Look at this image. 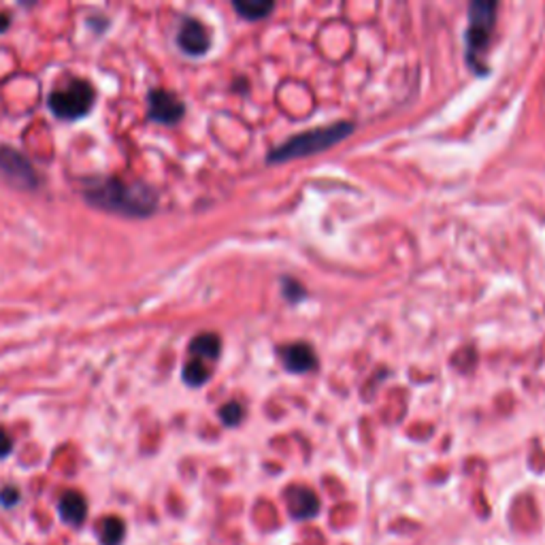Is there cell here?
Masks as SVG:
<instances>
[{"mask_svg": "<svg viewBox=\"0 0 545 545\" xmlns=\"http://www.w3.org/2000/svg\"><path fill=\"white\" fill-rule=\"evenodd\" d=\"M92 207L128 218H147L156 211L158 196L143 184H126L122 179H105L86 190Z\"/></svg>", "mask_w": 545, "mask_h": 545, "instance_id": "obj_1", "label": "cell"}, {"mask_svg": "<svg viewBox=\"0 0 545 545\" xmlns=\"http://www.w3.org/2000/svg\"><path fill=\"white\" fill-rule=\"evenodd\" d=\"M354 132V124L350 122H336L330 126H320L294 134L282 145H277L268 154V162H288L294 158H304L311 154H320L336 143H341Z\"/></svg>", "mask_w": 545, "mask_h": 545, "instance_id": "obj_2", "label": "cell"}, {"mask_svg": "<svg viewBox=\"0 0 545 545\" xmlns=\"http://www.w3.org/2000/svg\"><path fill=\"white\" fill-rule=\"evenodd\" d=\"M496 3H488V0H475L469 7V26H466V62L473 66L475 73L484 75L486 68L480 60L484 49L490 43L494 22H496Z\"/></svg>", "mask_w": 545, "mask_h": 545, "instance_id": "obj_3", "label": "cell"}, {"mask_svg": "<svg viewBox=\"0 0 545 545\" xmlns=\"http://www.w3.org/2000/svg\"><path fill=\"white\" fill-rule=\"evenodd\" d=\"M49 109L64 120H77L86 115L94 102V90L88 81H71L64 90L49 94Z\"/></svg>", "mask_w": 545, "mask_h": 545, "instance_id": "obj_4", "label": "cell"}, {"mask_svg": "<svg viewBox=\"0 0 545 545\" xmlns=\"http://www.w3.org/2000/svg\"><path fill=\"white\" fill-rule=\"evenodd\" d=\"M0 177H5L11 186L19 190H37L41 177L32 162L13 147H0Z\"/></svg>", "mask_w": 545, "mask_h": 545, "instance_id": "obj_5", "label": "cell"}, {"mask_svg": "<svg viewBox=\"0 0 545 545\" xmlns=\"http://www.w3.org/2000/svg\"><path fill=\"white\" fill-rule=\"evenodd\" d=\"M147 105H149V117L154 122H162V124H175L186 113L184 102L173 92H166V90L149 92Z\"/></svg>", "mask_w": 545, "mask_h": 545, "instance_id": "obj_6", "label": "cell"}, {"mask_svg": "<svg viewBox=\"0 0 545 545\" xmlns=\"http://www.w3.org/2000/svg\"><path fill=\"white\" fill-rule=\"evenodd\" d=\"M177 45L190 56H202L211 47V37H209L207 28H204L198 19L186 17L177 32Z\"/></svg>", "mask_w": 545, "mask_h": 545, "instance_id": "obj_7", "label": "cell"}, {"mask_svg": "<svg viewBox=\"0 0 545 545\" xmlns=\"http://www.w3.org/2000/svg\"><path fill=\"white\" fill-rule=\"evenodd\" d=\"M288 511L294 520H311L320 514V498L314 490L304 486H292L286 492Z\"/></svg>", "mask_w": 545, "mask_h": 545, "instance_id": "obj_8", "label": "cell"}, {"mask_svg": "<svg viewBox=\"0 0 545 545\" xmlns=\"http://www.w3.org/2000/svg\"><path fill=\"white\" fill-rule=\"evenodd\" d=\"M279 358L284 366L292 373H309L318 366V358L307 343H290L279 348Z\"/></svg>", "mask_w": 545, "mask_h": 545, "instance_id": "obj_9", "label": "cell"}, {"mask_svg": "<svg viewBox=\"0 0 545 545\" xmlns=\"http://www.w3.org/2000/svg\"><path fill=\"white\" fill-rule=\"evenodd\" d=\"M60 516L64 522L73 524V526H79L83 522V518L88 516V503L86 498L75 492V490H68L62 494L60 498Z\"/></svg>", "mask_w": 545, "mask_h": 545, "instance_id": "obj_10", "label": "cell"}, {"mask_svg": "<svg viewBox=\"0 0 545 545\" xmlns=\"http://www.w3.org/2000/svg\"><path fill=\"white\" fill-rule=\"evenodd\" d=\"M220 350H222L220 336L213 334V332H202V334L194 336L192 343H190V354H192V358L202 360V362H204V360H218Z\"/></svg>", "mask_w": 545, "mask_h": 545, "instance_id": "obj_11", "label": "cell"}, {"mask_svg": "<svg viewBox=\"0 0 545 545\" xmlns=\"http://www.w3.org/2000/svg\"><path fill=\"white\" fill-rule=\"evenodd\" d=\"M232 7L245 19H262L275 9V5H272L270 0H234Z\"/></svg>", "mask_w": 545, "mask_h": 545, "instance_id": "obj_12", "label": "cell"}, {"mask_svg": "<svg viewBox=\"0 0 545 545\" xmlns=\"http://www.w3.org/2000/svg\"><path fill=\"white\" fill-rule=\"evenodd\" d=\"M124 535H126V524L117 516H109L98 526V537L102 545H120L124 541Z\"/></svg>", "mask_w": 545, "mask_h": 545, "instance_id": "obj_13", "label": "cell"}, {"mask_svg": "<svg viewBox=\"0 0 545 545\" xmlns=\"http://www.w3.org/2000/svg\"><path fill=\"white\" fill-rule=\"evenodd\" d=\"M209 380V368L204 366L202 360L192 358L186 366H184V382L190 386H202L204 382Z\"/></svg>", "mask_w": 545, "mask_h": 545, "instance_id": "obj_14", "label": "cell"}, {"mask_svg": "<svg viewBox=\"0 0 545 545\" xmlns=\"http://www.w3.org/2000/svg\"><path fill=\"white\" fill-rule=\"evenodd\" d=\"M220 418H222V422H224L226 426L241 424V420H243V407L238 405V402H234V400H230V402H226V405L220 409Z\"/></svg>", "mask_w": 545, "mask_h": 545, "instance_id": "obj_15", "label": "cell"}, {"mask_svg": "<svg viewBox=\"0 0 545 545\" xmlns=\"http://www.w3.org/2000/svg\"><path fill=\"white\" fill-rule=\"evenodd\" d=\"M282 288H284V296L290 302H298V300L304 298V290H302V286L296 279H290V277L282 279Z\"/></svg>", "mask_w": 545, "mask_h": 545, "instance_id": "obj_16", "label": "cell"}, {"mask_svg": "<svg viewBox=\"0 0 545 545\" xmlns=\"http://www.w3.org/2000/svg\"><path fill=\"white\" fill-rule=\"evenodd\" d=\"M17 501H19V492L15 488H5L3 492H0V503H3L5 507H13Z\"/></svg>", "mask_w": 545, "mask_h": 545, "instance_id": "obj_17", "label": "cell"}, {"mask_svg": "<svg viewBox=\"0 0 545 545\" xmlns=\"http://www.w3.org/2000/svg\"><path fill=\"white\" fill-rule=\"evenodd\" d=\"M11 450H13V441H11V437H9L3 428H0V458L9 456Z\"/></svg>", "mask_w": 545, "mask_h": 545, "instance_id": "obj_18", "label": "cell"}, {"mask_svg": "<svg viewBox=\"0 0 545 545\" xmlns=\"http://www.w3.org/2000/svg\"><path fill=\"white\" fill-rule=\"evenodd\" d=\"M9 26V15H0V30H5Z\"/></svg>", "mask_w": 545, "mask_h": 545, "instance_id": "obj_19", "label": "cell"}]
</instances>
